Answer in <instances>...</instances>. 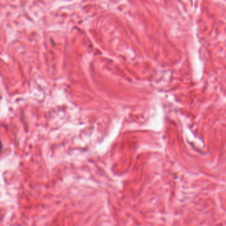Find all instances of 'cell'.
Wrapping results in <instances>:
<instances>
[{"label":"cell","instance_id":"cell-1","mask_svg":"<svg viewBox=\"0 0 226 226\" xmlns=\"http://www.w3.org/2000/svg\"><path fill=\"white\" fill-rule=\"evenodd\" d=\"M1 150H2V144H1V141H0V153H1Z\"/></svg>","mask_w":226,"mask_h":226}]
</instances>
